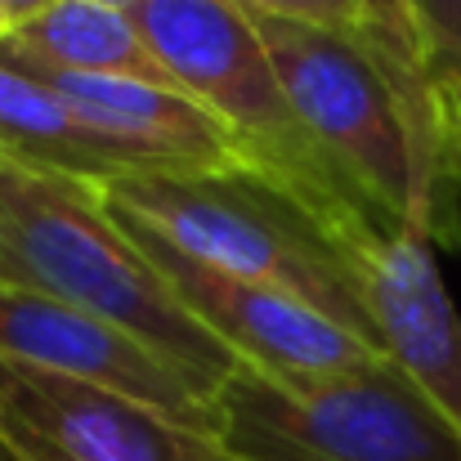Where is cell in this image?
Listing matches in <instances>:
<instances>
[{"instance_id":"7","label":"cell","mask_w":461,"mask_h":461,"mask_svg":"<svg viewBox=\"0 0 461 461\" xmlns=\"http://www.w3.org/2000/svg\"><path fill=\"white\" fill-rule=\"evenodd\" d=\"M108 215L149 256V265L166 278L175 301L242 367L265 372V376H301V372H349L381 358L372 345H363L358 336H349L340 322H331L305 301L274 292L265 283L211 269L122 211H108Z\"/></svg>"},{"instance_id":"13","label":"cell","mask_w":461,"mask_h":461,"mask_svg":"<svg viewBox=\"0 0 461 461\" xmlns=\"http://www.w3.org/2000/svg\"><path fill=\"white\" fill-rule=\"evenodd\" d=\"M408 14H412V32L421 45L426 77L448 117L453 99L461 95V0H408Z\"/></svg>"},{"instance_id":"9","label":"cell","mask_w":461,"mask_h":461,"mask_svg":"<svg viewBox=\"0 0 461 461\" xmlns=\"http://www.w3.org/2000/svg\"><path fill=\"white\" fill-rule=\"evenodd\" d=\"M354 278L381 354L461 426V313L435 265V247L408 229L367 242Z\"/></svg>"},{"instance_id":"6","label":"cell","mask_w":461,"mask_h":461,"mask_svg":"<svg viewBox=\"0 0 461 461\" xmlns=\"http://www.w3.org/2000/svg\"><path fill=\"white\" fill-rule=\"evenodd\" d=\"M5 461H238L215 435L104 385L0 358Z\"/></svg>"},{"instance_id":"17","label":"cell","mask_w":461,"mask_h":461,"mask_svg":"<svg viewBox=\"0 0 461 461\" xmlns=\"http://www.w3.org/2000/svg\"><path fill=\"white\" fill-rule=\"evenodd\" d=\"M99 5H108V9H126V14H131V9H140L144 0H99Z\"/></svg>"},{"instance_id":"10","label":"cell","mask_w":461,"mask_h":461,"mask_svg":"<svg viewBox=\"0 0 461 461\" xmlns=\"http://www.w3.org/2000/svg\"><path fill=\"white\" fill-rule=\"evenodd\" d=\"M36 72L68 99L77 122L117 153L126 175L247 170L233 135L179 86H149V81H126V77H77V72H50V68H36Z\"/></svg>"},{"instance_id":"12","label":"cell","mask_w":461,"mask_h":461,"mask_svg":"<svg viewBox=\"0 0 461 461\" xmlns=\"http://www.w3.org/2000/svg\"><path fill=\"white\" fill-rule=\"evenodd\" d=\"M14 54H23L36 68L50 72H77V77H126L149 86H175L170 72L149 50L135 14L108 9L99 0H59L14 36H5Z\"/></svg>"},{"instance_id":"4","label":"cell","mask_w":461,"mask_h":461,"mask_svg":"<svg viewBox=\"0 0 461 461\" xmlns=\"http://www.w3.org/2000/svg\"><path fill=\"white\" fill-rule=\"evenodd\" d=\"M99 197L108 211L149 224L184 256L265 283L274 292H287L381 354L345 247L301 202H292L256 170H215V175L135 170L108 179Z\"/></svg>"},{"instance_id":"18","label":"cell","mask_w":461,"mask_h":461,"mask_svg":"<svg viewBox=\"0 0 461 461\" xmlns=\"http://www.w3.org/2000/svg\"><path fill=\"white\" fill-rule=\"evenodd\" d=\"M0 461H5V453H0Z\"/></svg>"},{"instance_id":"5","label":"cell","mask_w":461,"mask_h":461,"mask_svg":"<svg viewBox=\"0 0 461 461\" xmlns=\"http://www.w3.org/2000/svg\"><path fill=\"white\" fill-rule=\"evenodd\" d=\"M215 439L238 461H461V426L390 358L301 376L238 367L215 394Z\"/></svg>"},{"instance_id":"15","label":"cell","mask_w":461,"mask_h":461,"mask_svg":"<svg viewBox=\"0 0 461 461\" xmlns=\"http://www.w3.org/2000/svg\"><path fill=\"white\" fill-rule=\"evenodd\" d=\"M59 0H0V41L14 36L18 27H27L32 18H41L45 9H54Z\"/></svg>"},{"instance_id":"14","label":"cell","mask_w":461,"mask_h":461,"mask_svg":"<svg viewBox=\"0 0 461 461\" xmlns=\"http://www.w3.org/2000/svg\"><path fill=\"white\" fill-rule=\"evenodd\" d=\"M247 9H265L278 18H301V23H318V27H345L354 32L363 0H242Z\"/></svg>"},{"instance_id":"2","label":"cell","mask_w":461,"mask_h":461,"mask_svg":"<svg viewBox=\"0 0 461 461\" xmlns=\"http://www.w3.org/2000/svg\"><path fill=\"white\" fill-rule=\"evenodd\" d=\"M131 14L170 81L233 135L242 166L301 202L349 260L399 233L313 144L242 0H144Z\"/></svg>"},{"instance_id":"11","label":"cell","mask_w":461,"mask_h":461,"mask_svg":"<svg viewBox=\"0 0 461 461\" xmlns=\"http://www.w3.org/2000/svg\"><path fill=\"white\" fill-rule=\"evenodd\" d=\"M0 153L18 166L68 175L95 188L126 175L117 153L99 144L77 122L68 99L5 41H0Z\"/></svg>"},{"instance_id":"16","label":"cell","mask_w":461,"mask_h":461,"mask_svg":"<svg viewBox=\"0 0 461 461\" xmlns=\"http://www.w3.org/2000/svg\"><path fill=\"white\" fill-rule=\"evenodd\" d=\"M448 126H453V144H457V161H461V95L453 99V113H448Z\"/></svg>"},{"instance_id":"1","label":"cell","mask_w":461,"mask_h":461,"mask_svg":"<svg viewBox=\"0 0 461 461\" xmlns=\"http://www.w3.org/2000/svg\"><path fill=\"white\" fill-rule=\"evenodd\" d=\"M0 283L45 292L63 305L122 327L211 394H220V385L242 367L175 301V292L149 265V256L108 215L95 184L18 166L5 153Z\"/></svg>"},{"instance_id":"3","label":"cell","mask_w":461,"mask_h":461,"mask_svg":"<svg viewBox=\"0 0 461 461\" xmlns=\"http://www.w3.org/2000/svg\"><path fill=\"white\" fill-rule=\"evenodd\" d=\"M251 23L283 77V90L313 144L340 166L358 197L430 247H461V193L417 149L408 113L376 59L345 27H318L251 9Z\"/></svg>"},{"instance_id":"8","label":"cell","mask_w":461,"mask_h":461,"mask_svg":"<svg viewBox=\"0 0 461 461\" xmlns=\"http://www.w3.org/2000/svg\"><path fill=\"white\" fill-rule=\"evenodd\" d=\"M0 358L140 399L161 417L215 435V394L122 327L45 292L0 283Z\"/></svg>"}]
</instances>
